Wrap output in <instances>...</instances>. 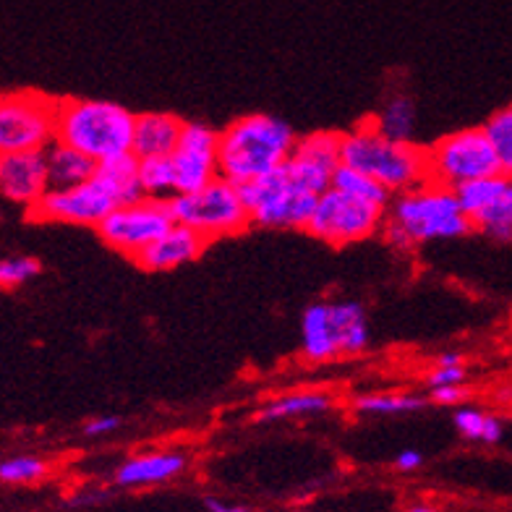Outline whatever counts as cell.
Segmentation results:
<instances>
[{
	"label": "cell",
	"instance_id": "26",
	"mask_svg": "<svg viewBox=\"0 0 512 512\" xmlns=\"http://www.w3.org/2000/svg\"><path fill=\"white\" fill-rule=\"evenodd\" d=\"M139 181L149 199H165L170 202L176 191V170L170 157H149L139 160Z\"/></svg>",
	"mask_w": 512,
	"mask_h": 512
},
{
	"label": "cell",
	"instance_id": "21",
	"mask_svg": "<svg viewBox=\"0 0 512 512\" xmlns=\"http://www.w3.org/2000/svg\"><path fill=\"white\" fill-rule=\"evenodd\" d=\"M473 230L486 236L489 241L512 243V176H505V183L484 212L473 217Z\"/></svg>",
	"mask_w": 512,
	"mask_h": 512
},
{
	"label": "cell",
	"instance_id": "16",
	"mask_svg": "<svg viewBox=\"0 0 512 512\" xmlns=\"http://www.w3.org/2000/svg\"><path fill=\"white\" fill-rule=\"evenodd\" d=\"M209 249V241L189 225L176 223L162 238H157L149 249L136 256L134 264L144 272H170L196 262Z\"/></svg>",
	"mask_w": 512,
	"mask_h": 512
},
{
	"label": "cell",
	"instance_id": "6",
	"mask_svg": "<svg viewBox=\"0 0 512 512\" xmlns=\"http://www.w3.org/2000/svg\"><path fill=\"white\" fill-rule=\"evenodd\" d=\"M176 223L189 225L202 233L209 243L230 238L251 228V215L241 199L236 183L215 178L204 189L178 194L170 199Z\"/></svg>",
	"mask_w": 512,
	"mask_h": 512
},
{
	"label": "cell",
	"instance_id": "18",
	"mask_svg": "<svg viewBox=\"0 0 512 512\" xmlns=\"http://www.w3.org/2000/svg\"><path fill=\"white\" fill-rule=\"evenodd\" d=\"M183 121L173 113H144L136 115L134 155L139 160L149 157H170L181 139Z\"/></svg>",
	"mask_w": 512,
	"mask_h": 512
},
{
	"label": "cell",
	"instance_id": "7",
	"mask_svg": "<svg viewBox=\"0 0 512 512\" xmlns=\"http://www.w3.org/2000/svg\"><path fill=\"white\" fill-rule=\"evenodd\" d=\"M426 157H429V178L450 189L502 173L499 157L484 126L460 128L442 136L432 147H426Z\"/></svg>",
	"mask_w": 512,
	"mask_h": 512
},
{
	"label": "cell",
	"instance_id": "20",
	"mask_svg": "<svg viewBox=\"0 0 512 512\" xmlns=\"http://www.w3.org/2000/svg\"><path fill=\"white\" fill-rule=\"evenodd\" d=\"M45 157H48L50 189H71V186H81V183H87L89 178H95L97 168H100V162H95L92 157L79 152V149L58 142V139L45 149Z\"/></svg>",
	"mask_w": 512,
	"mask_h": 512
},
{
	"label": "cell",
	"instance_id": "2",
	"mask_svg": "<svg viewBox=\"0 0 512 512\" xmlns=\"http://www.w3.org/2000/svg\"><path fill=\"white\" fill-rule=\"evenodd\" d=\"M298 134L270 113H249L220 131V178L243 186L280 170L293 155Z\"/></svg>",
	"mask_w": 512,
	"mask_h": 512
},
{
	"label": "cell",
	"instance_id": "12",
	"mask_svg": "<svg viewBox=\"0 0 512 512\" xmlns=\"http://www.w3.org/2000/svg\"><path fill=\"white\" fill-rule=\"evenodd\" d=\"M121 204L123 199L118 189L108 178L97 173L95 178H89L81 186L50 189L29 212H32L34 220H45V223L84 225V228L97 230V225Z\"/></svg>",
	"mask_w": 512,
	"mask_h": 512
},
{
	"label": "cell",
	"instance_id": "37",
	"mask_svg": "<svg viewBox=\"0 0 512 512\" xmlns=\"http://www.w3.org/2000/svg\"><path fill=\"white\" fill-rule=\"evenodd\" d=\"M465 356L458 351H447V353H439L437 361H434V366H463Z\"/></svg>",
	"mask_w": 512,
	"mask_h": 512
},
{
	"label": "cell",
	"instance_id": "22",
	"mask_svg": "<svg viewBox=\"0 0 512 512\" xmlns=\"http://www.w3.org/2000/svg\"><path fill=\"white\" fill-rule=\"evenodd\" d=\"M374 126L390 139L398 142H413V131H416L418 110L411 95H392L384 100L382 110L374 118Z\"/></svg>",
	"mask_w": 512,
	"mask_h": 512
},
{
	"label": "cell",
	"instance_id": "25",
	"mask_svg": "<svg viewBox=\"0 0 512 512\" xmlns=\"http://www.w3.org/2000/svg\"><path fill=\"white\" fill-rule=\"evenodd\" d=\"M332 189L343 191L348 196H356V199H364V202L379 204V207H390L392 191H387L379 181H374L371 176L361 173L356 168H348V165H340L332 176Z\"/></svg>",
	"mask_w": 512,
	"mask_h": 512
},
{
	"label": "cell",
	"instance_id": "32",
	"mask_svg": "<svg viewBox=\"0 0 512 512\" xmlns=\"http://www.w3.org/2000/svg\"><path fill=\"white\" fill-rule=\"evenodd\" d=\"M465 377H468L465 366H434L426 374V382L429 387H445V384H463Z\"/></svg>",
	"mask_w": 512,
	"mask_h": 512
},
{
	"label": "cell",
	"instance_id": "31",
	"mask_svg": "<svg viewBox=\"0 0 512 512\" xmlns=\"http://www.w3.org/2000/svg\"><path fill=\"white\" fill-rule=\"evenodd\" d=\"M471 398V390L463 384H445V387H432L429 403L434 405H458Z\"/></svg>",
	"mask_w": 512,
	"mask_h": 512
},
{
	"label": "cell",
	"instance_id": "17",
	"mask_svg": "<svg viewBox=\"0 0 512 512\" xmlns=\"http://www.w3.org/2000/svg\"><path fill=\"white\" fill-rule=\"evenodd\" d=\"M189 468V455L181 450H155L142 452L134 458L123 460L113 473L115 486L123 489H142V486L168 484L178 479Z\"/></svg>",
	"mask_w": 512,
	"mask_h": 512
},
{
	"label": "cell",
	"instance_id": "36",
	"mask_svg": "<svg viewBox=\"0 0 512 512\" xmlns=\"http://www.w3.org/2000/svg\"><path fill=\"white\" fill-rule=\"evenodd\" d=\"M204 507H207L209 512H251V507L230 505V502H223V499H215V497L204 499Z\"/></svg>",
	"mask_w": 512,
	"mask_h": 512
},
{
	"label": "cell",
	"instance_id": "29",
	"mask_svg": "<svg viewBox=\"0 0 512 512\" xmlns=\"http://www.w3.org/2000/svg\"><path fill=\"white\" fill-rule=\"evenodd\" d=\"M48 476V463L34 455H16L0 460V481L3 484H34Z\"/></svg>",
	"mask_w": 512,
	"mask_h": 512
},
{
	"label": "cell",
	"instance_id": "30",
	"mask_svg": "<svg viewBox=\"0 0 512 512\" xmlns=\"http://www.w3.org/2000/svg\"><path fill=\"white\" fill-rule=\"evenodd\" d=\"M42 272L40 259L34 256H8L0 259V288H19Z\"/></svg>",
	"mask_w": 512,
	"mask_h": 512
},
{
	"label": "cell",
	"instance_id": "8",
	"mask_svg": "<svg viewBox=\"0 0 512 512\" xmlns=\"http://www.w3.org/2000/svg\"><path fill=\"white\" fill-rule=\"evenodd\" d=\"M58 102L40 92L0 95V155L45 152L55 142Z\"/></svg>",
	"mask_w": 512,
	"mask_h": 512
},
{
	"label": "cell",
	"instance_id": "28",
	"mask_svg": "<svg viewBox=\"0 0 512 512\" xmlns=\"http://www.w3.org/2000/svg\"><path fill=\"white\" fill-rule=\"evenodd\" d=\"M484 131L489 136V142H492L494 152H497L502 173L512 176V105L499 108L497 113L489 115L484 123Z\"/></svg>",
	"mask_w": 512,
	"mask_h": 512
},
{
	"label": "cell",
	"instance_id": "19",
	"mask_svg": "<svg viewBox=\"0 0 512 512\" xmlns=\"http://www.w3.org/2000/svg\"><path fill=\"white\" fill-rule=\"evenodd\" d=\"M335 408V395L327 390H298L272 398L256 411V421L272 424V421H285V418L319 416Z\"/></svg>",
	"mask_w": 512,
	"mask_h": 512
},
{
	"label": "cell",
	"instance_id": "10",
	"mask_svg": "<svg viewBox=\"0 0 512 512\" xmlns=\"http://www.w3.org/2000/svg\"><path fill=\"white\" fill-rule=\"evenodd\" d=\"M384 217H387V209L379 204L364 202L330 186L317 199L306 233L317 241L330 243L335 249H343V246L382 233Z\"/></svg>",
	"mask_w": 512,
	"mask_h": 512
},
{
	"label": "cell",
	"instance_id": "33",
	"mask_svg": "<svg viewBox=\"0 0 512 512\" xmlns=\"http://www.w3.org/2000/svg\"><path fill=\"white\" fill-rule=\"evenodd\" d=\"M123 418L121 416H97L89 418L84 424V437H105V434H113L115 429H121Z\"/></svg>",
	"mask_w": 512,
	"mask_h": 512
},
{
	"label": "cell",
	"instance_id": "38",
	"mask_svg": "<svg viewBox=\"0 0 512 512\" xmlns=\"http://www.w3.org/2000/svg\"><path fill=\"white\" fill-rule=\"evenodd\" d=\"M405 512H439L434 505H426V502H416V505H411Z\"/></svg>",
	"mask_w": 512,
	"mask_h": 512
},
{
	"label": "cell",
	"instance_id": "23",
	"mask_svg": "<svg viewBox=\"0 0 512 512\" xmlns=\"http://www.w3.org/2000/svg\"><path fill=\"white\" fill-rule=\"evenodd\" d=\"M353 411L366 413V416H405L416 413L429 405L424 395H411V392H366L353 398Z\"/></svg>",
	"mask_w": 512,
	"mask_h": 512
},
{
	"label": "cell",
	"instance_id": "35",
	"mask_svg": "<svg viewBox=\"0 0 512 512\" xmlns=\"http://www.w3.org/2000/svg\"><path fill=\"white\" fill-rule=\"evenodd\" d=\"M110 494L108 492H84V494H76L74 499H68V505L71 507H89V505H97V502H105Z\"/></svg>",
	"mask_w": 512,
	"mask_h": 512
},
{
	"label": "cell",
	"instance_id": "14",
	"mask_svg": "<svg viewBox=\"0 0 512 512\" xmlns=\"http://www.w3.org/2000/svg\"><path fill=\"white\" fill-rule=\"evenodd\" d=\"M340 139H343V131H314V134L298 136L293 155L283 165L288 181L296 189L322 196L332 186L335 170L343 165Z\"/></svg>",
	"mask_w": 512,
	"mask_h": 512
},
{
	"label": "cell",
	"instance_id": "39",
	"mask_svg": "<svg viewBox=\"0 0 512 512\" xmlns=\"http://www.w3.org/2000/svg\"><path fill=\"white\" fill-rule=\"evenodd\" d=\"M298 512H304V510H298Z\"/></svg>",
	"mask_w": 512,
	"mask_h": 512
},
{
	"label": "cell",
	"instance_id": "15",
	"mask_svg": "<svg viewBox=\"0 0 512 512\" xmlns=\"http://www.w3.org/2000/svg\"><path fill=\"white\" fill-rule=\"evenodd\" d=\"M50 191L45 152H14L0 155V194L8 202L32 209Z\"/></svg>",
	"mask_w": 512,
	"mask_h": 512
},
{
	"label": "cell",
	"instance_id": "11",
	"mask_svg": "<svg viewBox=\"0 0 512 512\" xmlns=\"http://www.w3.org/2000/svg\"><path fill=\"white\" fill-rule=\"evenodd\" d=\"M176 225L173 209L165 199H142L115 207L100 225L97 236L105 246L118 254L136 259L144 249H149L157 238H162Z\"/></svg>",
	"mask_w": 512,
	"mask_h": 512
},
{
	"label": "cell",
	"instance_id": "9",
	"mask_svg": "<svg viewBox=\"0 0 512 512\" xmlns=\"http://www.w3.org/2000/svg\"><path fill=\"white\" fill-rule=\"evenodd\" d=\"M238 191L249 209L251 225L267 230H306L319 199L317 194L296 189L283 168L259 181L243 183Z\"/></svg>",
	"mask_w": 512,
	"mask_h": 512
},
{
	"label": "cell",
	"instance_id": "24",
	"mask_svg": "<svg viewBox=\"0 0 512 512\" xmlns=\"http://www.w3.org/2000/svg\"><path fill=\"white\" fill-rule=\"evenodd\" d=\"M452 424L460 432V437L468 442H484V445H497L505 437V426L492 413L481 411V408H471L463 405L452 416Z\"/></svg>",
	"mask_w": 512,
	"mask_h": 512
},
{
	"label": "cell",
	"instance_id": "13",
	"mask_svg": "<svg viewBox=\"0 0 512 512\" xmlns=\"http://www.w3.org/2000/svg\"><path fill=\"white\" fill-rule=\"evenodd\" d=\"M170 160L176 170L178 194L204 189L207 183L220 178V131L207 123L183 121L181 139Z\"/></svg>",
	"mask_w": 512,
	"mask_h": 512
},
{
	"label": "cell",
	"instance_id": "3",
	"mask_svg": "<svg viewBox=\"0 0 512 512\" xmlns=\"http://www.w3.org/2000/svg\"><path fill=\"white\" fill-rule=\"evenodd\" d=\"M340 160L348 168L361 170L374 181H379L392 194H400V191H408L418 183L429 181L426 147L384 136L371 118L343 131Z\"/></svg>",
	"mask_w": 512,
	"mask_h": 512
},
{
	"label": "cell",
	"instance_id": "34",
	"mask_svg": "<svg viewBox=\"0 0 512 512\" xmlns=\"http://www.w3.org/2000/svg\"><path fill=\"white\" fill-rule=\"evenodd\" d=\"M424 465V455L418 450H403L398 452V458H395V468L398 471H405V473H411V471H418Z\"/></svg>",
	"mask_w": 512,
	"mask_h": 512
},
{
	"label": "cell",
	"instance_id": "1",
	"mask_svg": "<svg viewBox=\"0 0 512 512\" xmlns=\"http://www.w3.org/2000/svg\"><path fill=\"white\" fill-rule=\"evenodd\" d=\"M471 233L476 230L471 217L460 209L455 189L432 178L392 196L382 225L387 246L400 254L432 241H458Z\"/></svg>",
	"mask_w": 512,
	"mask_h": 512
},
{
	"label": "cell",
	"instance_id": "27",
	"mask_svg": "<svg viewBox=\"0 0 512 512\" xmlns=\"http://www.w3.org/2000/svg\"><path fill=\"white\" fill-rule=\"evenodd\" d=\"M502 183H505V173H499V176L492 178H479V181L458 186V189H455V196H458L460 209L473 220V217L479 215V212H484V209L497 199Z\"/></svg>",
	"mask_w": 512,
	"mask_h": 512
},
{
	"label": "cell",
	"instance_id": "5",
	"mask_svg": "<svg viewBox=\"0 0 512 512\" xmlns=\"http://www.w3.org/2000/svg\"><path fill=\"white\" fill-rule=\"evenodd\" d=\"M371 343L369 317L361 301H314L301 314V353L311 364L361 356Z\"/></svg>",
	"mask_w": 512,
	"mask_h": 512
},
{
	"label": "cell",
	"instance_id": "4",
	"mask_svg": "<svg viewBox=\"0 0 512 512\" xmlns=\"http://www.w3.org/2000/svg\"><path fill=\"white\" fill-rule=\"evenodd\" d=\"M136 115L110 100H61L55 139L95 162L134 152Z\"/></svg>",
	"mask_w": 512,
	"mask_h": 512
}]
</instances>
